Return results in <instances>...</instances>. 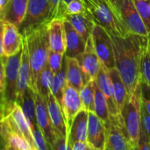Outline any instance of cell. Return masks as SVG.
Masks as SVG:
<instances>
[{
    "mask_svg": "<svg viewBox=\"0 0 150 150\" xmlns=\"http://www.w3.org/2000/svg\"><path fill=\"white\" fill-rule=\"evenodd\" d=\"M113 45L115 68L130 96L141 82V62L149 36L128 33L123 37L111 36Z\"/></svg>",
    "mask_w": 150,
    "mask_h": 150,
    "instance_id": "6da1fadb",
    "label": "cell"
},
{
    "mask_svg": "<svg viewBox=\"0 0 150 150\" xmlns=\"http://www.w3.org/2000/svg\"><path fill=\"white\" fill-rule=\"evenodd\" d=\"M26 42L30 66H31V88L35 91V83L38 75L47 64L49 51L47 24L22 33Z\"/></svg>",
    "mask_w": 150,
    "mask_h": 150,
    "instance_id": "7a4b0ae2",
    "label": "cell"
},
{
    "mask_svg": "<svg viewBox=\"0 0 150 150\" xmlns=\"http://www.w3.org/2000/svg\"><path fill=\"white\" fill-rule=\"evenodd\" d=\"M83 1L86 6V14L95 25L103 27L111 36L123 37L129 33L117 9L108 0Z\"/></svg>",
    "mask_w": 150,
    "mask_h": 150,
    "instance_id": "3957f363",
    "label": "cell"
},
{
    "mask_svg": "<svg viewBox=\"0 0 150 150\" xmlns=\"http://www.w3.org/2000/svg\"><path fill=\"white\" fill-rule=\"evenodd\" d=\"M22 49L14 55L4 56V90L0 98V107L5 115H9L14 105L17 103L18 96V76L21 62Z\"/></svg>",
    "mask_w": 150,
    "mask_h": 150,
    "instance_id": "277c9868",
    "label": "cell"
},
{
    "mask_svg": "<svg viewBox=\"0 0 150 150\" xmlns=\"http://www.w3.org/2000/svg\"><path fill=\"white\" fill-rule=\"evenodd\" d=\"M120 115L127 133L130 143L132 147L134 148L139 140L142 127V100L140 84L135 91L127 97Z\"/></svg>",
    "mask_w": 150,
    "mask_h": 150,
    "instance_id": "5b68a950",
    "label": "cell"
},
{
    "mask_svg": "<svg viewBox=\"0 0 150 150\" xmlns=\"http://www.w3.org/2000/svg\"><path fill=\"white\" fill-rule=\"evenodd\" d=\"M51 20L49 0H28L27 11L19 27L21 33H26Z\"/></svg>",
    "mask_w": 150,
    "mask_h": 150,
    "instance_id": "8992f818",
    "label": "cell"
},
{
    "mask_svg": "<svg viewBox=\"0 0 150 150\" xmlns=\"http://www.w3.org/2000/svg\"><path fill=\"white\" fill-rule=\"evenodd\" d=\"M91 40L100 62L108 69L115 68L113 45L111 35L103 27L95 25L91 33Z\"/></svg>",
    "mask_w": 150,
    "mask_h": 150,
    "instance_id": "52a82bcc",
    "label": "cell"
},
{
    "mask_svg": "<svg viewBox=\"0 0 150 150\" xmlns=\"http://www.w3.org/2000/svg\"><path fill=\"white\" fill-rule=\"evenodd\" d=\"M105 128L106 147L109 149L134 150L120 113L118 115H110L109 121L105 124Z\"/></svg>",
    "mask_w": 150,
    "mask_h": 150,
    "instance_id": "ba28073f",
    "label": "cell"
},
{
    "mask_svg": "<svg viewBox=\"0 0 150 150\" xmlns=\"http://www.w3.org/2000/svg\"><path fill=\"white\" fill-rule=\"evenodd\" d=\"M119 15L130 33L149 36V32L135 7L134 0H122L120 6L117 8Z\"/></svg>",
    "mask_w": 150,
    "mask_h": 150,
    "instance_id": "9c48e42d",
    "label": "cell"
},
{
    "mask_svg": "<svg viewBox=\"0 0 150 150\" xmlns=\"http://www.w3.org/2000/svg\"><path fill=\"white\" fill-rule=\"evenodd\" d=\"M87 143L94 150H105L106 148L105 125L93 112H88Z\"/></svg>",
    "mask_w": 150,
    "mask_h": 150,
    "instance_id": "30bf717a",
    "label": "cell"
},
{
    "mask_svg": "<svg viewBox=\"0 0 150 150\" xmlns=\"http://www.w3.org/2000/svg\"><path fill=\"white\" fill-rule=\"evenodd\" d=\"M35 112L37 124L43 133L48 144L52 148L55 139V132L49 118L47 100L37 92H35Z\"/></svg>",
    "mask_w": 150,
    "mask_h": 150,
    "instance_id": "8fae6325",
    "label": "cell"
},
{
    "mask_svg": "<svg viewBox=\"0 0 150 150\" xmlns=\"http://www.w3.org/2000/svg\"><path fill=\"white\" fill-rule=\"evenodd\" d=\"M61 107L62 109L63 115L65 118L67 130L69 131L76 115L82 109H83L82 101L80 98L79 91L76 89L67 84L64 90Z\"/></svg>",
    "mask_w": 150,
    "mask_h": 150,
    "instance_id": "7c38bea8",
    "label": "cell"
},
{
    "mask_svg": "<svg viewBox=\"0 0 150 150\" xmlns=\"http://www.w3.org/2000/svg\"><path fill=\"white\" fill-rule=\"evenodd\" d=\"M64 32H65V54L64 55L69 58H75L79 60L84 52L86 41L74 29L71 24L63 19Z\"/></svg>",
    "mask_w": 150,
    "mask_h": 150,
    "instance_id": "4fadbf2b",
    "label": "cell"
},
{
    "mask_svg": "<svg viewBox=\"0 0 150 150\" xmlns=\"http://www.w3.org/2000/svg\"><path fill=\"white\" fill-rule=\"evenodd\" d=\"M80 63L82 70L86 76L88 81L96 79L97 75L99 71L101 62L96 54L91 36L87 40L84 52L77 60Z\"/></svg>",
    "mask_w": 150,
    "mask_h": 150,
    "instance_id": "5bb4252c",
    "label": "cell"
},
{
    "mask_svg": "<svg viewBox=\"0 0 150 150\" xmlns=\"http://www.w3.org/2000/svg\"><path fill=\"white\" fill-rule=\"evenodd\" d=\"M49 48L54 52L65 54V32L63 19L54 18L47 23Z\"/></svg>",
    "mask_w": 150,
    "mask_h": 150,
    "instance_id": "9a60e30c",
    "label": "cell"
},
{
    "mask_svg": "<svg viewBox=\"0 0 150 150\" xmlns=\"http://www.w3.org/2000/svg\"><path fill=\"white\" fill-rule=\"evenodd\" d=\"M27 4L28 0H8L0 13V18L19 28L26 14Z\"/></svg>",
    "mask_w": 150,
    "mask_h": 150,
    "instance_id": "2e32d148",
    "label": "cell"
},
{
    "mask_svg": "<svg viewBox=\"0 0 150 150\" xmlns=\"http://www.w3.org/2000/svg\"><path fill=\"white\" fill-rule=\"evenodd\" d=\"M23 35L19 28L12 24L4 22L3 50L4 56L9 57L16 54L22 49Z\"/></svg>",
    "mask_w": 150,
    "mask_h": 150,
    "instance_id": "e0dca14e",
    "label": "cell"
},
{
    "mask_svg": "<svg viewBox=\"0 0 150 150\" xmlns=\"http://www.w3.org/2000/svg\"><path fill=\"white\" fill-rule=\"evenodd\" d=\"M7 119H8L9 125L11 128L12 129V131L18 134L23 135L30 142L32 147L35 150L30 125L27 120L25 119L21 107L17 103L14 105L11 112L7 116Z\"/></svg>",
    "mask_w": 150,
    "mask_h": 150,
    "instance_id": "ac0fdd59",
    "label": "cell"
},
{
    "mask_svg": "<svg viewBox=\"0 0 150 150\" xmlns=\"http://www.w3.org/2000/svg\"><path fill=\"white\" fill-rule=\"evenodd\" d=\"M88 129V112L82 109L74 118L71 126L68 131L67 141L71 147L76 142H87Z\"/></svg>",
    "mask_w": 150,
    "mask_h": 150,
    "instance_id": "d6986e66",
    "label": "cell"
},
{
    "mask_svg": "<svg viewBox=\"0 0 150 150\" xmlns=\"http://www.w3.org/2000/svg\"><path fill=\"white\" fill-rule=\"evenodd\" d=\"M96 82L97 85L99 88V90L102 91L104 94L107 104L109 107V112L110 115H118L119 112L114 101V97H113V90H112V81L109 76L108 69L105 67L102 63L100 65L99 71L96 77Z\"/></svg>",
    "mask_w": 150,
    "mask_h": 150,
    "instance_id": "ffe728a7",
    "label": "cell"
},
{
    "mask_svg": "<svg viewBox=\"0 0 150 150\" xmlns=\"http://www.w3.org/2000/svg\"><path fill=\"white\" fill-rule=\"evenodd\" d=\"M31 86V66L29 54L27 50L26 42L23 38V45H22V55L21 62L18 69V96H17V103L22 98L25 90Z\"/></svg>",
    "mask_w": 150,
    "mask_h": 150,
    "instance_id": "44dd1931",
    "label": "cell"
},
{
    "mask_svg": "<svg viewBox=\"0 0 150 150\" xmlns=\"http://www.w3.org/2000/svg\"><path fill=\"white\" fill-rule=\"evenodd\" d=\"M47 105L49 118L55 134L67 138L68 130H67L66 121H65L62 109L59 105V103L57 102V100L55 99V98L51 93L49 94L47 99Z\"/></svg>",
    "mask_w": 150,
    "mask_h": 150,
    "instance_id": "7402d4cb",
    "label": "cell"
},
{
    "mask_svg": "<svg viewBox=\"0 0 150 150\" xmlns=\"http://www.w3.org/2000/svg\"><path fill=\"white\" fill-rule=\"evenodd\" d=\"M66 77L67 84L78 91L89 82L82 70L79 62L75 58L66 57Z\"/></svg>",
    "mask_w": 150,
    "mask_h": 150,
    "instance_id": "603a6c76",
    "label": "cell"
},
{
    "mask_svg": "<svg viewBox=\"0 0 150 150\" xmlns=\"http://www.w3.org/2000/svg\"><path fill=\"white\" fill-rule=\"evenodd\" d=\"M62 19L68 20L74 29L83 38L85 41L91 36V33L95 26V23L91 19V18L86 14H65L62 18Z\"/></svg>",
    "mask_w": 150,
    "mask_h": 150,
    "instance_id": "cb8c5ba5",
    "label": "cell"
},
{
    "mask_svg": "<svg viewBox=\"0 0 150 150\" xmlns=\"http://www.w3.org/2000/svg\"><path fill=\"white\" fill-rule=\"evenodd\" d=\"M108 72H109V76H110L112 84L114 101H115L118 112L120 113L128 97L127 91L116 68L109 69Z\"/></svg>",
    "mask_w": 150,
    "mask_h": 150,
    "instance_id": "d4e9b609",
    "label": "cell"
},
{
    "mask_svg": "<svg viewBox=\"0 0 150 150\" xmlns=\"http://www.w3.org/2000/svg\"><path fill=\"white\" fill-rule=\"evenodd\" d=\"M17 104L21 107L23 113L30 125V127L32 128L37 126L38 124L35 112V91L31 87H28Z\"/></svg>",
    "mask_w": 150,
    "mask_h": 150,
    "instance_id": "484cf974",
    "label": "cell"
},
{
    "mask_svg": "<svg viewBox=\"0 0 150 150\" xmlns=\"http://www.w3.org/2000/svg\"><path fill=\"white\" fill-rule=\"evenodd\" d=\"M1 148L8 150H34L30 142L21 134L10 131L4 136L0 137Z\"/></svg>",
    "mask_w": 150,
    "mask_h": 150,
    "instance_id": "4316f807",
    "label": "cell"
},
{
    "mask_svg": "<svg viewBox=\"0 0 150 150\" xmlns=\"http://www.w3.org/2000/svg\"><path fill=\"white\" fill-rule=\"evenodd\" d=\"M54 74L49 68L48 64L40 71L38 75L35 83V92L40 94L46 100L51 93V88L53 85Z\"/></svg>",
    "mask_w": 150,
    "mask_h": 150,
    "instance_id": "83f0119b",
    "label": "cell"
},
{
    "mask_svg": "<svg viewBox=\"0 0 150 150\" xmlns=\"http://www.w3.org/2000/svg\"><path fill=\"white\" fill-rule=\"evenodd\" d=\"M67 85V77H66V56H64L63 63L62 69L54 74L53 85L51 88V94L55 98L59 105H62L64 90Z\"/></svg>",
    "mask_w": 150,
    "mask_h": 150,
    "instance_id": "f1b7e54d",
    "label": "cell"
},
{
    "mask_svg": "<svg viewBox=\"0 0 150 150\" xmlns=\"http://www.w3.org/2000/svg\"><path fill=\"white\" fill-rule=\"evenodd\" d=\"M96 87H97V82L96 79H93L89 81L79 91L83 108L87 112H94V99H95Z\"/></svg>",
    "mask_w": 150,
    "mask_h": 150,
    "instance_id": "f546056e",
    "label": "cell"
},
{
    "mask_svg": "<svg viewBox=\"0 0 150 150\" xmlns=\"http://www.w3.org/2000/svg\"><path fill=\"white\" fill-rule=\"evenodd\" d=\"M94 112L95 114L105 123V125L109 121L110 119V112L107 101L99 90V88L96 87L95 90V99H94Z\"/></svg>",
    "mask_w": 150,
    "mask_h": 150,
    "instance_id": "4dcf8cb0",
    "label": "cell"
},
{
    "mask_svg": "<svg viewBox=\"0 0 150 150\" xmlns=\"http://www.w3.org/2000/svg\"><path fill=\"white\" fill-rule=\"evenodd\" d=\"M141 80L150 86V35L142 52L141 62Z\"/></svg>",
    "mask_w": 150,
    "mask_h": 150,
    "instance_id": "1f68e13d",
    "label": "cell"
},
{
    "mask_svg": "<svg viewBox=\"0 0 150 150\" xmlns=\"http://www.w3.org/2000/svg\"><path fill=\"white\" fill-rule=\"evenodd\" d=\"M134 3L150 35V1L134 0Z\"/></svg>",
    "mask_w": 150,
    "mask_h": 150,
    "instance_id": "d6a6232c",
    "label": "cell"
},
{
    "mask_svg": "<svg viewBox=\"0 0 150 150\" xmlns=\"http://www.w3.org/2000/svg\"><path fill=\"white\" fill-rule=\"evenodd\" d=\"M83 13H86V6L83 0H73L63 7L60 18H62L65 14L74 15V14H83Z\"/></svg>",
    "mask_w": 150,
    "mask_h": 150,
    "instance_id": "836d02e7",
    "label": "cell"
},
{
    "mask_svg": "<svg viewBox=\"0 0 150 150\" xmlns=\"http://www.w3.org/2000/svg\"><path fill=\"white\" fill-rule=\"evenodd\" d=\"M64 56L65 55L63 54L54 52L49 48L48 56H47V64L51 69V70L54 72V74H56L62 69Z\"/></svg>",
    "mask_w": 150,
    "mask_h": 150,
    "instance_id": "e575fe53",
    "label": "cell"
},
{
    "mask_svg": "<svg viewBox=\"0 0 150 150\" xmlns=\"http://www.w3.org/2000/svg\"><path fill=\"white\" fill-rule=\"evenodd\" d=\"M140 87H141L142 106L150 115V86L141 80Z\"/></svg>",
    "mask_w": 150,
    "mask_h": 150,
    "instance_id": "d590c367",
    "label": "cell"
},
{
    "mask_svg": "<svg viewBox=\"0 0 150 150\" xmlns=\"http://www.w3.org/2000/svg\"><path fill=\"white\" fill-rule=\"evenodd\" d=\"M53 150H72L71 147L69 145L67 138L60 134H55V139L52 145Z\"/></svg>",
    "mask_w": 150,
    "mask_h": 150,
    "instance_id": "8d00e7d4",
    "label": "cell"
},
{
    "mask_svg": "<svg viewBox=\"0 0 150 150\" xmlns=\"http://www.w3.org/2000/svg\"><path fill=\"white\" fill-rule=\"evenodd\" d=\"M134 150H150V142L142 127H141L139 140L137 142L136 146L134 148Z\"/></svg>",
    "mask_w": 150,
    "mask_h": 150,
    "instance_id": "74e56055",
    "label": "cell"
},
{
    "mask_svg": "<svg viewBox=\"0 0 150 150\" xmlns=\"http://www.w3.org/2000/svg\"><path fill=\"white\" fill-rule=\"evenodd\" d=\"M142 127L145 131L150 142V115L142 106Z\"/></svg>",
    "mask_w": 150,
    "mask_h": 150,
    "instance_id": "f35d334b",
    "label": "cell"
},
{
    "mask_svg": "<svg viewBox=\"0 0 150 150\" xmlns=\"http://www.w3.org/2000/svg\"><path fill=\"white\" fill-rule=\"evenodd\" d=\"M49 4L51 8V19L58 18L62 6V0H49Z\"/></svg>",
    "mask_w": 150,
    "mask_h": 150,
    "instance_id": "ab89813d",
    "label": "cell"
},
{
    "mask_svg": "<svg viewBox=\"0 0 150 150\" xmlns=\"http://www.w3.org/2000/svg\"><path fill=\"white\" fill-rule=\"evenodd\" d=\"M3 58L4 57H0V98L4 90V63Z\"/></svg>",
    "mask_w": 150,
    "mask_h": 150,
    "instance_id": "60d3db41",
    "label": "cell"
},
{
    "mask_svg": "<svg viewBox=\"0 0 150 150\" xmlns=\"http://www.w3.org/2000/svg\"><path fill=\"white\" fill-rule=\"evenodd\" d=\"M89 148V144L84 142H76L71 146L72 150H87Z\"/></svg>",
    "mask_w": 150,
    "mask_h": 150,
    "instance_id": "b9f144b4",
    "label": "cell"
},
{
    "mask_svg": "<svg viewBox=\"0 0 150 150\" xmlns=\"http://www.w3.org/2000/svg\"><path fill=\"white\" fill-rule=\"evenodd\" d=\"M4 30V21L0 18V57H4V50H3Z\"/></svg>",
    "mask_w": 150,
    "mask_h": 150,
    "instance_id": "7bdbcfd3",
    "label": "cell"
},
{
    "mask_svg": "<svg viewBox=\"0 0 150 150\" xmlns=\"http://www.w3.org/2000/svg\"><path fill=\"white\" fill-rule=\"evenodd\" d=\"M116 9L120 6V4H121V2H122V0H108Z\"/></svg>",
    "mask_w": 150,
    "mask_h": 150,
    "instance_id": "ee69618b",
    "label": "cell"
},
{
    "mask_svg": "<svg viewBox=\"0 0 150 150\" xmlns=\"http://www.w3.org/2000/svg\"><path fill=\"white\" fill-rule=\"evenodd\" d=\"M71 1H73V0H62V6H61V10H60V13H59V17H58V18H60L63 7H64L67 4H69V2H71ZM94 1H97V0H94Z\"/></svg>",
    "mask_w": 150,
    "mask_h": 150,
    "instance_id": "f6af8a7d",
    "label": "cell"
},
{
    "mask_svg": "<svg viewBox=\"0 0 150 150\" xmlns=\"http://www.w3.org/2000/svg\"><path fill=\"white\" fill-rule=\"evenodd\" d=\"M7 1H8V0H0V13H1V11H3V9L4 8V6H5Z\"/></svg>",
    "mask_w": 150,
    "mask_h": 150,
    "instance_id": "bcb514c9",
    "label": "cell"
},
{
    "mask_svg": "<svg viewBox=\"0 0 150 150\" xmlns=\"http://www.w3.org/2000/svg\"><path fill=\"white\" fill-rule=\"evenodd\" d=\"M0 150H8L7 149H4V148H0Z\"/></svg>",
    "mask_w": 150,
    "mask_h": 150,
    "instance_id": "7dc6e473",
    "label": "cell"
},
{
    "mask_svg": "<svg viewBox=\"0 0 150 150\" xmlns=\"http://www.w3.org/2000/svg\"><path fill=\"white\" fill-rule=\"evenodd\" d=\"M87 150H94V149H91V148L90 147V148H89V149H87Z\"/></svg>",
    "mask_w": 150,
    "mask_h": 150,
    "instance_id": "c3c4849f",
    "label": "cell"
},
{
    "mask_svg": "<svg viewBox=\"0 0 150 150\" xmlns=\"http://www.w3.org/2000/svg\"><path fill=\"white\" fill-rule=\"evenodd\" d=\"M105 150H110V149H108V148L106 147V148H105Z\"/></svg>",
    "mask_w": 150,
    "mask_h": 150,
    "instance_id": "681fc988",
    "label": "cell"
},
{
    "mask_svg": "<svg viewBox=\"0 0 150 150\" xmlns=\"http://www.w3.org/2000/svg\"><path fill=\"white\" fill-rule=\"evenodd\" d=\"M148 1H150V0H148Z\"/></svg>",
    "mask_w": 150,
    "mask_h": 150,
    "instance_id": "f907efd6",
    "label": "cell"
},
{
    "mask_svg": "<svg viewBox=\"0 0 150 150\" xmlns=\"http://www.w3.org/2000/svg\"><path fill=\"white\" fill-rule=\"evenodd\" d=\"M149 5H150V3H149Z\"/></svg>",
    "mask_w": 150,
    "mask_h": 150,
    "instance_id": "816d5d0a",
    "label": "cell"
}]
</instances>
